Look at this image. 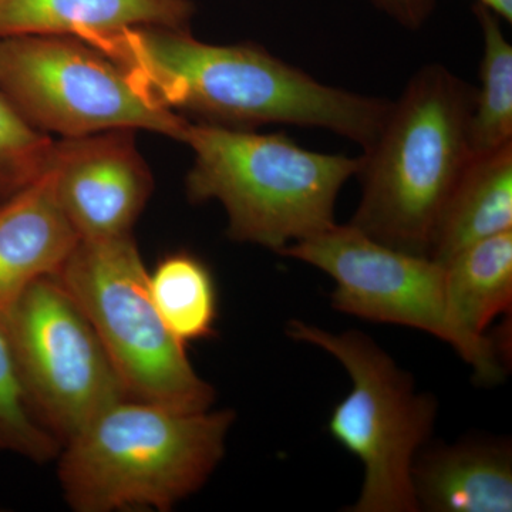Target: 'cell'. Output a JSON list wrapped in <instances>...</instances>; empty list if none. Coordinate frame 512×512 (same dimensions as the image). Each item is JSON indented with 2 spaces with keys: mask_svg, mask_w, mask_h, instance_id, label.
I'll return each mask as SVG.
<instances>
[{
  "mask_svg": "<svg viewBox=\"0 0 512 512\" xmlns=\"http://www.w3.org/2000/svg\"><path fill=\"white\" fill-rule=\"evenodd\" d=\"M2 329L29 406L62 446L130 397L89 318L55 276L33 282Z\"/></svg>",
  "mask_w": 512,
  "mask_h": 512,
  "instance_id": "ba28073f",
  "label": "cell"
},
{
  "mask_svg": "<svg viewBox=\"0 0 512 512\" xmlns=\"http://www.w3.org/2000/svg\"><path fill=\"white\" fill-rule=\"evenodd\" d=\"M419 511L511 512L512 448L504 439H464L421 448L412 470Z\"/></svg>",
  "mask_w": 512,
  "mask_h": 512,
  "instance_id": "4fadbf2b",
  "label": "cell"
},
{
  "mask_svg": "<svg viewBox=\"0 0 512 512\" xmlns=\"http://www.w3.org/2000/svg\"><path fill=\"white\" fill-rule=\"evenodd\" d=\"M79 241L50 167L0 201V326L33 282L59 274Z\"/></svg>",
  "mask_w": 512,
  "mask_h": 512,
  "instance_id": "7c38bea8",
  "label": "cell"
},
{
  "mask_svg": "<svg viewBox=\"0 0 512 512\" xmlns=\"http://www.w3.org/2000/svg\"><path fill=\"white\" fill-rule=\"evenodd\" d=\"M62 443L40 423L16 372L12 352L0 326V453L33 463L56 460Z\"/></svg>",
  "mask_w": 512,
  "mask_h": 512,
  "instance_id": "ac0fdd59",
  "label": "cell"
},
{
  "mask_svg": "<svg viewBox=\"0 0 512 512\" xmlns=\"http://www.w3.org/2000/svg\"><path fill=\"white\" fill-rule=\"evenodd\" d=\"M288 336L328 352L352 379V390L328 421L333 440L365 467L359 498L348 511H419L412 470L434 429L436 399L417 392L413 377L359 330L333 333L291 320Z\"/></svg>",
  "mask_w": 512,
  "mask_h": 512,
  "instance_id": "5b68a950",
  "label": "cell"
},
{
  "mask_svg": "<svg viewBox=\"0 0 512 512\" xmlns=\"http://www.w3.org/2000/svg\"><path fill=\"white\" fill-rule=\"evenodd\" d=\"M474 10L483 30L484 52L481 87L474 96L468 127L473 158L512 144V46L494 12L480 3Z\"/></svg>",
  "mask_w": 512,
  "mask_h": 512,
  "instance_id": "e0dca14e",
  "label": "cell"
},
{
  "mask_svg": "<svg viewBox=\"0 0 512 512\" xmlns=\"http://www.w3.org/2000/svg\"><path fill=\"white\" fill-rule=\"evenodd\" d=\"M478 3L490 9L498 18L512 22V0H478Z\"/></svg>",
  "mask_w": 512,
  "mask_h": 512,
  "instance_id": "44dd1931",
  "label": "cell"
},
{
  "mask_svg": "<svg viewBox=\"0 0 512 512\" xmlns=\"http://www.w3.org/2000/svg\"><path fill=\"white\" fill-rule=\"evenodd\" d=\"M53 147L52 137L30 126L0 92V201L45 173Z\"/></svg>",
  "mask_w": 512,
  "mask_h": 512,
  "instance_id": "d6986e66",
  "label": "cell"
},
{
  "mask_svg": "<svg viewBox=\"0 0 512 512\" xmlns=\"http://www.w3.org/2000/svg\"><path fill=\"white\" fill-rule=\"evenodd\" d=\"M444 266V295L458 355L484 384L503 379L500 348L485 335L512 305V229L478 241Z\"/></svg>",
  "mask_w": 512,
  "mask_h": 512,
  "instance_id": "8fae6325",
  "label": "cell"
},
{
  "mask_svg": "<svg viewBox=\"0 0 512 512\" xmlns=\"http://www.w3.org/2000/svg\"><path fill=\"white\" fill-rule=\"evenodd\" d=\"M180 141L194 154L188 198L220 202L229 238L279 255L336 224L339 192L362 168V157L316 153L249 128L190 121Z\"/></svg>",
  "mask_w": 512,
  "mask_h": 512,
  "instance_id": "277c9868",
  "label": "cell"
},
{
  "mask_svg": "<svg viewBox=\"0 0 512 512\" xmlns=\"http://www.w3.org/2000/svg\"><path fill=\"white\" fill-rule=\"evenodd\" d=\"M476 89L440 64L419 70L362 156V200L350 225L410 254L429 256L434 232L471 154Z\"/></svg>",
  "mask_w": 512,
  "mask_h": 512,
  "instance_id": "3957f363",
  "label": "cell"
},
{
  "mask_svg": "<svg viewBox=\"0 0 512 512\" xmlns=\"http://www.w3.org/2000/svg\"><path fill=\"white\" fill-rule=\"evenodd\" d=\"M136 133L121 128L55 141L49 167L60 205L80 239L133 234L154 188Z\"/></svg>",
  "mask_w": 512,
  "mask_h": 512,
  "instance_id": "30bf717a",
  "label": "cell"
},
{
  "mask_svg": "<svg viewBox=\"0 0 512 512\" xmlns=\"http://www.w3.org/2000/svg\"><path fill=\"white\" fill-rule=\"evenodd\" d=\"M512 229V144L474 157L434 232L429 256L444 265L464 248Z\"/></svg>",
  "mask_w": 512,
  "mask_h": 512,
  "instance_id": "9a60e30c",
  "label": "cell"
},
{
  "mask_svg": "<svg viewBox=\"0 0 512 512\" xmlns=\"http://www.w3.org/2000/svg\"><path fill=\"white\" fill-rule=\"evenodd\" d=\"M113 60L161 106L234 128L316 127L365 150L392 104L313 79L252 45H212L187 29L131 28L77 37Z\"/></svg>",
  "mask_w": 512,
  "mask_h": 512,
  "instance_id": "6da1fadb",
  "label": "cell"
},
{
  "mask_svg": "<svg viewBox=\"0 0 512 512\" xmlns=\"http://www.w3.org/2000/svg\"><path fill=\"white\" fill-rule=\"evenodd\" d=\"M234 421L229 409L111 404L60 448L64 500L77 512L173 510L220 466Z\"/></svg>",
  "mask_w": 512,
  "mask_h": 512,
  "instance_id": "7a4b0ae2",
  "label": "cell"
},
{
  "mask_svg": "<svg viewBox=\"0 0 512 512\" xmlns=\"http://www.w3.org/2000/svg\"><path fill=\"white\" fill-rule=\"evenodd\" d=\"M55 278L89 318L130 397L211 409L214 387L198 375L187 346L157 312L133 234L80 239Z\"/></svg>",
  "mask_w": 512,
  "mask_h": 512,
  "instance_id": "8992f818",
  "label": "cell"
},
{
  "mask_svg": "<svg viewBox=\"0 0 512 512\" xmlns=\"http://www.w3.org/2000/svg\"><path fill=\"white\" fill-rule=\"evenodd\" d=\"M192 15L190 0H0V37L187 29Z\"/></svg>",
  "mask_w": 512,
  "mask_h": 512,
  "instance_id": "5bb4252c",
  "label": "cell"
},
{
  "mask_svg": "<svg viewBox=\"0 0 512 512\" xmlns=\"http://www.w3.org/2000/svg\"><path fill=\"white\" fill-rule=\"evenodd\" d=\"M387 13L406 28L416 29L423 25L433 8L434 0H375Z\"/></svg>",
  "mask_w": 512,
  "mask_h": 512,
  "instance_id": "ffe728a7",
  "label": "cell"
},
{
  "mask_svg": "<svg viewBox=\"0 0 512 512\" xmlns=\"http://www.w3.org/2000/svg\"><path fill=\"white\" fill-rule=\"evenodd\" d=\"M148 291L164 325L185 346L214 338L218 292L210 268L190 252L164 256L148 272Z\"/></svg>",
  "mask_w": 512,
  "mask_h": 512,
  "instance_id": "2e32d148",
  "label": "cell"
},
{
  "mask_svg": "<svg viewBox=\"0 0 512 512\" xmlns=\"http://www.w3.org/2000/svg\"><path fill=\"white\" fill-rule=\"evenodd\" d=\"M0 92L40 133L60 138L146 130L180 141L184 119L73 36L0 37Z\"/></svg>",
  "mask_w": 512,
  "mask_h": 512,
  "instance_id": "52a82bcc",
  "label": "cell"
},
{
  "mask_svg": "<svg viewBox=\"0 0 512 512\" xmlns=\"http://www.w3.org/2000/svg\"><path fill=\"white\" fill-rule=\"evenodd\" d=\"M298 259L335 282L333 308L345 315L430 333L458 350L446 309L444 266L370 238L353 225L333 224L289 245Z\"/></svg>",
  "mask_w": 512,
  "mask_h": 512,
  "instance_id": "9c48e42d",
  "label": "cell"
}]
</instances>
